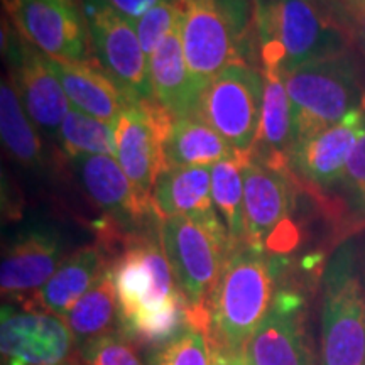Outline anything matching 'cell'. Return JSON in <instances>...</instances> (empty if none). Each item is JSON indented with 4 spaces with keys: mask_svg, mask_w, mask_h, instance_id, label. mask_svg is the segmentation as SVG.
Wrapping results in <instances>:
<instances>
[{
    "mask_svg": "<svg viewBox=\"0 0 365 365\" xmlns=\"http://www.w3.org/2000/svg\"><path fill=\"white\" fill-rule=\"evenodd\" d=\"M122 331L135 345L161 346L190 323V312L161 239L135 235L110 264Z\"/></svg>",
    "mask_w": 365,
    "mask_h": 365,
    "instance_id": "1",
    "label": "cell"
},
{
    "mask_svg": "<svg viewBox=\"0 0 365 365\" xmlns=\"http://www.w3.org/2000/svg\"><path fill=\"white\" fill-rule=\"evenodd\" d=\"M262 68L287 75L318 59L349 51L350 34L339 17L308 0H254Z\"/></svg>",
    "mask_w": 365,
    "mask_h": 365,
    "instance_id": "2",
    "label": "cell"
},
{
    "mask_svg": "<svg viewBox=\"0 0 365 365\" xmlns=\"http://www.w3.org/2000/svg\"><path fill=\"white\" fill-rule=\"evenodd\" d=\"M159 239L190 312V323L212 331V299L220 281L228 235L222 218L180 215L159 220Z\"/></svg>",
    "mask_w": 365,
    "mask_h": 365,
    "instance_id": "3",
    "label": "cell"
},
{
    "mask_svg": "<svg viewBox=\"0 0 365 365\" xmlns=\"http://www.w3.org/2000/svg\"><path fill=\"white\" fill-rule=\"evenodd\" d=\"M274 303V264L267 252L242 244L227 255L212 299L210 339L244 355Z\"/></svg>",
    "mask_w": 365,
    "mask_h": 365,
    "instance_id": "4",
    "label": "cell"
},
{
    "mask_svg": "<svg viewBox=\"0 0 365 365\" xmlns=\"http://www.w3.org/2000/svg\"><path fill=\"white\" fill-rule=\"evenodd\" d=\"M284 81L293 110V148L365 105L359 66L349 51L308 63Z\"/></svg>",
    "mask_w": 365,
    "mask_h": 365,
    "instance_id": "5",
    "label": "cell"
},
{
    "mask_svg": "<svg viewBox=\"0 0 365 365\" xmlns=\"http://www.w3.org/2000/svg\"><path fill=\"white\" fill-rule=\"evenodd\" d=\"M182 53L200 93L228 66L245 63L242 41L247 9L240 0H176Z\"/></svg>",
    "mask_w": 365,
    "mask_h": 365,
    "instance_id": "6",
    "label": "cell"
},
{
    "mask_svg": "<svg viewBox=\"0 0 365 365\" xmlns=\"http://www.w3.org/2000/svg\"><path fill=\"white\" fill-rule=\"evenodd\" d=\"M319 365H365V287L352 244L336 250L325 272Z\"/></svg>",
    "mask_w": 365,
    "mask_h": 365,
    "instance_id": "7",
    "label": "cell"
},
{
    "mask_svg": "<svg viewBox=\"0 0 365 365\" xmlns=\"http://www.w3.org/2000/svg\"><path fill=\"white\" fill-rule=\"evenodd\" d=\"M264 76L247 63L228 66L202 91L195 115L237 153L252 154L261 125Z\"/></svg>",
    "mask_w": 365,
    "mask_h": 365,
    "instance_id": "8",
    "label": "cell"
},
{
    "mask_svg": "<svg viewBox=\"0 0 365 365\" xmlns=\"http://www.w3.org/2000/svg\"><path fill=\"white\" fill-rule=\"evenodd\" d=\"M173 118L156 100H132L115 122V159L145 215L153 212L150 196L159 173L166 166L163 143Z\"/></svg>",
    "mask_w": 365,
    "mask_h": 365,
    "instance_id": "9",
    "label": "cell"
},
{
    "mask_svg": "<svg viewBox=\"0 0 365 365\" xmlns=\"http://www.w3.org/2000/svg\"><path fill=\"white\" fill-rule=\"evenodd\" d=\"M95 58L110 78L135 100H154L149 58L135 26L105 0H80Z\"/></svg>",
    "mask_w": 365,
    "mask_h": 365,
    "instance_id": "10",
    "label": "cell"
},
{
    "mask_svg": "<svg viewBox=\"0 0 365 365\" xmlns=\"http://www.w3.org/2000/svg\"><path fill=\"white\" fill-rule=\"evenodd\" d=\"M287 170H274L250 154L244 168L245 244L267 254H281L296 244L291 222Z\"/></svg>",
    "mask_w": 365,
    "mask_h": 365,
    "instance_id": "11",
    "label": "cell"
},
{
    "mask_svg": "<svg viewBox=\"0 0 365 365\" xmlns=\"http://www.w3.org/2000/svg\"><path fill=\"white\" fill-rule=\"evenodd\" d=\"M17 33L44 56L58 61H97L83 14L71 0H4Z\"/></svg>",
    "mask_w": 365,
    "mask_h": 365,
    "instance_id": "12",
    "label": "cell"
},
{
    "mask_svg": "<svg viewBox=\"0 0 365 365\" xmlns=\"http://www.w3.org/2000/svg\"><path fill=\"white\" fill-rule=\"evenodd\" d=\"M0 350L4 365H70L80 357L61 317L29 308H2Z\"/></svg>",
    "mask_w": 365,
    "mask_h": 365,
    "instance_id": "13",
    "label": "cell"
},
{
    "mask_svg": "<svg viewBox=\"0 0 365 365\" xmlns=\"http://www.w3.org/2000/svg\"><path fill=\"white\" fill-rule=\"evenodd\" d=\"M11 29V22L4 19L2 46L11 61V78L22 107L44 134L58 137L59 127L71 108L70 100L46 63L44 54L36 51L24 38H16V44H12Z\"/></svg>",
    "mask_w": 365,
    "mask_h": 365,
    "instance_id": "14",
    "label": "cell"
},
{
    "mask_svg": "<svg viewBox=\"0 0 365 365\" xmlns=\"http://www.w3.org/2000/svg\"><path fill=\"white\" fill-rule=\"evenodd\" d=\"M365 134V105L339 124L291 149L289 168L301 181L314 188H330L340 181L346 163Z\"/></svg>",
    "mask_w": 365,
    "mask_h": 365,
    "instance_id": "15",
    "label": "cell"
},
{
    "mask_svg": "<svg viewBox=\"0 0 365 365\" xmlns=\"http://www.w3.org/2000/svg\"><path fill=\"white\" fill-rule=\"evenodd\" d=\"M245 365H314L301 314V301L281 294L247 341Z\"/></svg>",
    "mask_w": 365,
    "mask_h": 365,
    "instance_id": "16",
    "label": "cell"
},
{
    "mask_svg": "<svg viewBox=\"0 0 365 365\" xmlns=\"http://www.w3.org/2000/svg\"><path fill=\"white\" fill-rule=\"evenodd\" d=\"M63 261L56 232L46 227L24 232L4 252L0 267L2 296L19 301L31 298L51 279Z\"/></svg>",
    "mask_w": 365,
    "mask_h": 365,
    "instance_id": "17",
    "label": "cell"
},
{
    "mask_svg": "<svg viewBox=\"0 0 365 365\" xmlns=\"http://www.w3.org/2000/svg\"><path fill=\"white\" fill-rule=\"evenodd\" d=\"M46 63L56 75L73 107L98 120L115 125L125 105L135 100L105 73L98 61L71 63L46 56Z\"/></svg>",
    "mask_w": 365,
    "mask_h": 365,
    "instance_id": "18",
    "label": "cell"
},
{
    "mask_svg": "<svg viewBox=\"0 0 365 365\" xmlns=\"http://www.w3.org/2000/svg\"><path fill=\"white\" fill-rule=\"evenodd\" d=\"M110 264L107 262L103 249L100 245H85L68 255L51 279L39 291L27 298L22 308L41 309L65 317L75 307L76 301L88 293L102 276L107 272Z\"/></svg>",
    "mask_w": 365,
    "mask_h": 365,
    "instance_id": "19",
    "label": "cell"
},
{
    "mask_svg": "<svg viewBox=\"0 0 365 365\" xmlns=\"http://www.w3.org/2000/svg\"><path fill=\"white\" fill-rule=\"evenodd\" d=\"M71 171L81 190L102 212L117 222H137L145 217L137 203L129 178L113 156H76Z\"/></svg>",
    "mask_w": 365,
    "mask_h": 365,
    "instance_id": "20",
    "label": "cell"
},
{
    "mask_svg": "<svg viewBox=\"0 0 365 365\" xmlns=\"http://www.w3.org/2000/svg\"><path fill=\"white\" fill-rule=\"evenodd\" d=\"M149 80L154 100L171 117H193L198 107L196 88L182 53L180 22L149 56Z\"/></svg>",
    "mask_w": 365,
    "mask_h": 365,
    "instance_id": "21",
    "label": "cell"
},
{
    "mask_svg": "<svg viewBox=\"0 0 365 365\" xmlns=\"http://www.w3.org/2000/svg\"><path fill=\"white\" fill-rule=\"evenodd\" d=\"M262 76L261 125L252 156L274 170H287L293 149V110L284 75L274 68H262Z\"/></svg>",
    "mask_w": 365,
    "mask_h": 365,
    "instance_id": "22",
    "label": "cell"
},
{
    "mask_svg": "<svg viewBox=\"0 0 365 365\" xmlns=\"http://www.w3.org/2000/svg\"><path fill=\"white\" fill-rule=\"evenodd\" d=\"M150 207L159 220L180 215H217L208 168H164L154 185Z\"/></svg>",
    "mask_w": 365,
    "mask_h": 365,
    "instance_id": "23",
    "label": "cell"
},
{
    "mask_svg": "<svg viewBox=\"0 0 365 365\" xmlns=\"http://www.w3.org/2000/svg\"><path fill=\"white\" fill-rule=\"evenodd\" d=\"M163 153L164 168H208L242 154L196 115L173 118L164 137Z\"/></svg>",
    "mask_w": 365,
    "mask_h": 365,
    "instance_id": "24",
    "label": "cell"
},
{
    "mask_svg": "<svg viewBox=\"0 0 365 365\" xmlns=\"http://www.w3.org/2000/svg\"><path fill=\"white\" fill-rule=\"evenodd\" d=\"M63 322L70 328L78 350L91 340L122 330L120 307L110 267L83 298L76 301L75 307L63 317Z\"/></svg>",
    "mask_w": 365,
    "mask_h": 365,
    "instance_id": "25",
    "label": "cell"
},
{
    "mask_svg": "<svg viewBox=\"0 0 365 365\" xmlns=\"http://www.w3.org/2000/svg\"><path fill=\"white\" fill-rule=\"evenodd\" d=\"M249 156L237 154L212 166V198L225 225L230 250L245 244L244 168Z\"/></svg>",
    "mask_w": 365,
    "mask_h": 365,
    "instance_id": "26",
    "label": "cell"
},
{
    "mask_svg": "<svg viewBox=\"0 0 365 365\" xmlns=\"http://www.w3.org/2000/svg\"><path fill=\"white\" fill-rule=\"evenodd\" d=\"M0 134L11 158L24 166H39L43 161V145L34 122L22 107L11 75L0 85Z\"/></svg>",
    "mask_w": 365,
    "mask_h": 365,
    "instance_id": "27",
    "label": "cell"
},
{
    "mask_svg": "<svg viewBox=\"0 0 365 365\" xmlns=\"http://www.w3.org/2000/svg\"><path fill=\"white\" fill-rule=\"evenodd\" d=\"M61 150L68 159L76 156H113L117 154L115 125L71 107L58 132Z\"/></svg>",
    "mask_w": 365,
    "mask_h": 365,
    "instance_id": "28",
    "label": "cell"
},
{
    "mask_svg": "<svg viewBox=\"0 0 365 365\" xmlns=\"http://www.w3.org/2000/svg\"><path fill=\"white\" fill-rule=\"evenodd\" d=\"M208 328L188 323L170 341L158 346L149 365H210Z\"/></svg>",
    "mask_w": 365,
    "mask_h": 365,
    "instance_id": "29",
    "label": "cell"
},
{
    "mask_svg": "<svg viewBox=\"0 0 365 365\" xmlns=\"http://www.w3.org/2000/svg\"><path fill=\"white\" fill-rule=\"evenodd\" d=\"M85 365H144L135 344L122 330L107 333L80 349Z\"/></svg>",
    "mask_w": 365,
    "mask_h": 365,
    "instance_id": "30",
    "label": "cell"
},
{
    "mask_svg": "<svg viewBox=\"0 0 365 365\" xmlns=\"http://www.w3.org/2000/svg\"><path fill=\"white\" fill-rule=\"evenodd\" d=\"M178 22H180V7L176 0H163L135 22L137 38L148 58L168 38Z\"/></svg>",
    "mask_w": 365,
    "mask_h": 365,
    "instance_id": "31",
    "label": "cell"
},
{
    "mask_svg": "<svg viewBox=\"0 0 365 365\" xmlns=\"http://www.w3.org/2000/svg\"><path fill=\"white\" fill-rule=\"evenodd\" d=\"M339 186L345 207L354 217L365 220V134L346 163Z\"/></svg>",
    "mask_w": 365,
    "mask_h": 365,
    "instance_id": "32",
    "label": "cell"
},
{
    "mask_svg": "<svg viewBox=\"0 0 365 365\" xmlns=\"http://www.w3.org/2000/svg\"><path fill=\"white\" fill-rule=\"evenodd\" d=\"M341 21L365 53V0H341Z\"/></svg>",
    "mask_w": 365,
    "mask_h": 365,
    "instance_id": "33",
    "label": "cell"
},
{
    "mask_svg": "<svg viewBox=\"0 0 365 365\" xmlns=\"http://www.w3.org/2000/svg\"><path fill=\"white\" fill-rule=\"evenodd\" d=\"M113 11H117L120 16H124L127 21L135 24L140 17L145 16L150 9L156 7L163 0H105Z\"/></svg>",
    "mask_w": 365,
    "mask_h": 365,
    "instance_id": "34",
    "label": "cell"
},
{
    "mask_svg": "<svg viewBox=\"0 0 365 365\" xmlns=\"http://www.w3.org/2000/svg\"><path fill=\"white\" fill-rule=\"evenodd\" d=\"M210 365H245V359L210 339Z\"/></svg>",
    "mask_w": 365,
    "mask_h": 365,
    "instance_id": "35",
    "label": "cell"
},
{
    "mask_svg": "<svg viewBox=\"0 0 365 365\" xmlns=\"http://www.w3.org/2000/svg\"><path fill=\"white\" fill-rule=\"evenodd\" d=\"M308 2H313L319 7L327 9V11L331 12L333 16L339 17L341 24H344V21H341V0H308ZM345 29H346V27H345Z\"/></svg>",
    "mask_w": 365,
    "mask_h": 365,
    "instance_id": "36",
    "label": "cell"
},
{
    "mask_svg": "<svg viewBox=\"0 0 365 365\" xmlns=\"http://www.w3.org/2000/svg\"><path fill=\"white\" fill-rule=\"evenodd\" d=\"M70 365H85V362H83V360H81V357H78V359L75 360V362H71Z\"/></svg>",
    "mask_w": 365,
    "mask_h": 365,
    "instance_id": "37",
    "label": "cell"
}]
</instances>
